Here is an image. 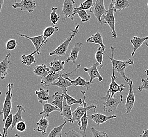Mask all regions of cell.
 Wrapping results in <instances>:
<instances>
[{"label": "cell", "mask_w": 148, "mask_h": 137, "mask_svg": "<svg viewBox=\"0 0 148 137\" xmlns=\"http://www.w3.org/2000/svg\"><path fill=\"white\" fill-rule=\"evenodd\" d=\"M145 45H146L147 46V47L148 48V44L147 43H145Z\"/></svg>", "instance_id": "816d5d0a"}, {"label": "cell", "mask_w": 148, "mask_h": 137, "mask_svg": "<svg viewBox=\"0 0 148 137\" xmlns=\"http://www.w3.org/2000/svg\"><path fill=\"white\" fill-rule=\"evenodd\" d=\"M33 72L36 76L41 78H44L50 72V68H47L45 64H42L41 65L36 66L33 68Z\"/></svg>", "instance_id": "ac0fdd59"}, {"label": "cell", "mask_w": 148, "mask_h": 137, "mask_svg": "<svg viewBox=\"0 0 148 137\" xmlns=\"http://www.w3.org/2000/svg\"><path fill=\"white\" fill-rule=\"evenodd\" d=\"M75 1L73 0H64L63 5L62 13L64 15L62 18L63 22L65 21V20L68 18H70L72 21L74 20V6L73 5L75 4Z\"/></svg>", "instance_id": "9c48e42d"}, {"label": "cell", "mask_w": 148, "mask_h": 137, "mask_svg": "<svg viewBox=\"0 0 148 137\" xmlns=\"http://www.w3.org/2000/svg\"><path fill=\"white\" fill-rule=\"evenodd\" d=\"M65 134L66 137H83L81 134L77 131H74V130H69L65 132Z\"/></svg>", "instance_id": "ee69618b"}, {"label": "cell", "mask_w": 148, "mask_h": 137, "mask_svg": "<svg viewBox=\"0 0 148 137\" xmlns=\"http://www.w3.org/2000/svg\"><path fill=\"white\" fill-rule=\"evenodd\" d=\"M128 84L129 86V93L126 99V102L125 105V108L126 109L125 113L127 114H129L131 112L136 101V97L132 88L133 81L130 79H129Z\"/></svg>", "instance_id": "30bf717a"}, {"label": "cell", "mask_w": 148, "mask_h": 137, "mask_svg": "<svg viewBox=\"0 0 148 137\" xmlns=\"http://www.w3.org/2000/svg\"><path fill=\"white\" fill-rule=\"evenodd\" d=\"M83 45L82 42H79L75 44L74 47L72 49L71 53L69 55L68 58L66 59V62H69L70 61L72 62L73 64L76 63V61L77 60L78 55L81 50V48Z\"/></svg>", "instance_id": "2e32d148"}, {"label": "cell", "mask_w": 148, "mask_h": 137, "mask_svg": "<svg viewBox=\"0 0 148 137\" xmlns=\"http://www.w3.org/2000/svg\"><path fill=\"white\" fill-rule=\"evenodd\" d=\"M88 121L89 118L88 117L87 113H86L84 116L81 119V126L80 127V130L82 131L84 135V137H86V131L87 129L88 125Z\"/></svg>", "instance_id": "74e56055"}, {"label": "cell", "mask_w": 148, "mask_h": 137, "mask_svg": "<svg viewBox=\"0 0 148 137\" xmlns=\"http://www.w3.org/2000/svg\"><path fill=\"white\" fill-rule=\"evenodd\" d=\"M111 53H112V57H110L108 55V58L109 59L112 65L113 69L114 70V71L117 72L118 73L121 75L122 77H123L127 84L129 82V79L126 76L125 74V70L128 66L131 65H133L134 61L132 59H129L127 61H119L116 60L114 59V51L116 49V48L112 46L111 47Z\"/></svg>", "instance_id": "6da1fadb"}, {"label": "cell", "mask_w": 148, "mask_h": 137, "mask_svg": "<svg viewBox=\"0 0 148 137\" xmlns=\"http://www.w3.org/2000/svg\"><path fill=\"white\" fill-rule=\"evenodd\" d=\"M66 123V121H64L62 125L56 127L51 131L47 137H58L62 136L61 132L62 129Z\"/></svg>", "instance_id": "e575fe53"}, {"label": "cell", "mask_w": 148, "mask_h": 137, "mask_svg": "<svg viewBox=\"0 0 148 137\" xmlns=\"http://www.w3.org/2000/svg\"><path fill=\"white\" fill-rule=\"evenodd\" d=\"M79 27H80V25L78 24L77 25V27H75L74 30H71L70 32L69 36L66 38V39L61 45H60L59 46L54 50L50 52L49 53V55L50 56L56 55L59 57L65 56L68 49L69 45H70L72 40L76 36L79 32Z\"/></svg>", "instance_id": "3957f363"}, {"label": "cell", "mask_w": 148, "mask_h": 137, "mask_svg": "<svg viewBox=\"0 0 148 137\" xmlns=\"http://www.w3.org/2000/svg\"><path fill=\"white\" fill-rule=\"evenodd\" d=\"M3 114V111L0 109V116H1Z\"/></svg>", "instance_id": "c3c4849f"}, {"label": "cell", "mask_w": 148, "mask_h": 137, "mask_svg": "<svg viewBox=\"0 0 148 137\" xmlns=\"http://www.w3.org/2000/svg\"><path fill=\"white\" fill-rule=\"evenodd\" d=\"M100 66L98 62H96L90 68H84V71L89 74L90 77L89 82L91 84H92L93 81L95 79H98L99 82H101L103 80V77H102V76L98 71V66Z\"/></svg>", "instance_id": "4fadbf2b"}, {"label": "cell", "mask_w": 148, "mask_h": 137, "mask_svg": "<svg viewBox=\"0 0 148 137\" xmlns=\"http://www.w3.org/2000/svg\"><path fill=\"white\" fill-rule=\"evenodd\" d=\"M59 30V27L56 26H52V27H48L45 29L43 31V45H45L47 42V40L49 38H50L51 36H53L54 33L58 32Z\"/></svg>", "instance_id": "f546056e"}, {"label": "cell", "mask_w": 148, "mask_h": 137, "mask_svg": "<svg viewBox=\"0 0 148 137\" xmlns=\"http://www.w3.org/2000/svg\"><path fill=\"white\" fill-rule=\"evenodd\" d=\"M12 6L14 9H20L21 11H27L30 13H32L36 8V3L35 1L33 0H22L20 2L15 1L14 4H12Z\"/></svg>", "instance_id": "8fae6325"}, {"label": "cell", "mask_w": 148, "mask_h": 137, "mask_svg": "<svg viewBox=\"0 0 148 137\" xmlns=\"http://www.w3.org/2000/svg\"><path fill=\"white\" fill-rule=\"evenodd\" d=\"M89 119L92 120L98 125H100L107 121L110 119H112L116 118V115H112L110 116H107L102 113H95L91 115H88Z\"/></svg>", "instance_id": "9a60e30c"}, {"label": "cell", "mask_w": 148, "mask_h": 137, "mask_svg": "<svg viewBox=\"0 0 148 137\" xmlns=\"http://www.w3.org/2000/svg\"><path fill=\"white\" fill-rule=\"evenodd\" d=\"M15 137H21L20 135L18 134H15Z\"/></svg>", "instance_id": "681fc988"}, {"label": "cell", "mask_w": 148, "mask_h": 137, "mask_svg": "<svg viewBox=\"0 0 148 137\" xmlns=\"http://www.w3.org/2000/svg\"><path fill=\"white\" fill-rule=\"evenodd\" d=\"M1 95H2V93H1V92L0 91V96H1Z\"/></svg>", "instance_id": "f5cc1de1"}, {"label": "cell", "mask_w": 148, "mask_h": 137, "mask_svg": "<svg viewBox=\"0 0 148 137\" xmlns=\"http://www.w3.org/2000/svg\"><path fill=\"white\" fill-rule=\"evenodd\" d=\"M51 86H56L62 90L63 92L67 90V88L70 86H73L71 82L68 80L66 79L65 77H63L61 74L59 78L58 79V81L56 82H54L51 84Z\"/></svg>", "instance_id": "484cf974"}, {"label": "cell", "mask_w": 148, "mask_h": 137, "mask_svg": "<svg viewBox=\"0 0 148 137\" xmlns=\"http://www.w3.org/2000/svg\"><path fill=\"white\" fill-rule=\"evenodd\" d=\"M51 98H53V100L51 104L58 108L60 110V113H62L63 103L64 100V97L62 93H60L58 92H56L53 95L51 96Z\"/></svg>", "instance_id": "7402d4cb"}, {"label": "cell", "mask_w": 148, "mask_h": 137, "mask_svg": "<svg viewBox=\"0 0 148 137\" xmlns=\"http://www.w3.org/2000/svg\"><path fill=\"white\" fill-rule=\"evenodd\" d=\"M17 47V41L14 39H10L6 42L5 49L8 51H13Z\"/></svg>", "instance_id": "60d3db41"}, {"label": "cell", "mask_w": 148, "mask_h": 137, "mask_svg": "<svg viewBox=\"0 0 148 137\" xmlns=\"http://www.w3.org/2000/svg\"><path fill=\"white\" fill-rule=\"evenodd\" d=\"M13 116V114H10L5 121V125H4V128L3 129V137H7L9 129L10 128V127H11V126H12Z\"/></svg>", "instance_id": "8d00e7d4"}, {"label": "cell", "mask_w": 148, "mask_h": 137, "mask_svg": "<svg viewBox=\"0 0 148 137\" xmlns=\"http://www.w3.org/2000/svg\"><path fill=\"white\" fill-rule=\"evenodd\" d=\"M113 3L114 1L112 0L109 6V9L107 13L102 16L101 21L103 24H107L111 29V32L113 38H117V33L115 29L116 20L114 17V12L113 11Z\"/></svg>", "instance_id": "277c9868"}, {"label": "cell", "mask_w": 148, "mask_h": 137, "mask_svg": "<svg viewBox=\"0 0 148 137\" xmlns=\"http://www.w3.org/2000/svg\"><path fill=\"white\" fill-rule=\"evenodd\" d=\"M18 111L15 113V114L13 116V121L12 125L11 127V130H13L16 127V125L18 124V122L24 121V120L22 118V112H25V110L23 107H22L21 105H17Z\"/></svg>", "instance_id": "44dd1931"}, {"label": "cell", "mask_w": 148, "mask_h": 137, "mask_svg": "<svg viewBox=\"0 0 148 137\" xmlns=\"http://www.w3.org/2000/svg\"><path fill=\"white\" fill-rule=\"evenodd\" d=\"M71 106L67 104L66 100L64 99L62 106V111L61 113V115L63 116L64 121H68L70 123H72V113L71 111Z\"/></svg>", "instance_id": "d6986e66"}, {"label": "cell", "mask_w": 148, "mask_h": 137, "mask_svg": "<svg viewBox=\"0 0 148 137\" xmlns=\"http://www.w3.org/2000/svg\"><path fill=\"white\" fill-rule=\"evenodd\" d=\"M145 73L147 75V78L145 79H141L142 84L138 86L139 91L141 92L143 90H145L148 91V70L147 69L145 71Z\"/></svg>", "instance_id": "ab89813d"}, {"label": "cell", "mask_w": 148, "mask_h": 137, "mask_svg": "<svg viewBox=\"0 0 148 137\" xmlns=\"http://www.w3.org/2000/svg\"><path fill=\"white\" fill-rule=\"evenodd\" d=\"M65 61H63L61 60H58L54 59L53 61L50 63V71L54 73H59L60 72L64 70V66L65 64Z\"/></svg>", "instance_id": "ffe728a7"}, {"label": "cell", "mask_w": 148, "mask_h": 137, "mask_svg": "<svg viewBox=\"0 0 148 137\" xmlns=\"http://www.w3.org/2000/svg\"><path fill=\"white\" fill-rule=\"evenodd\" d=\"M86 42L88 43H92L96 45H100L102 48H106V46L104 45L103 41V38L100 32H97L95 34H92L91 37L86 40Z\"/></svg>", "instance_id": "83f0119b"}, {"label": "cell", "mask_w": 148, "mask_h": 137, "mask_svg": "<svg viewBox=\"0 0 148 137\" xmlns=\"http://www.w3.org/2000/svg\"><path fill=\"white\" fill-rule=\"evenodd\" d=\"M36 94L38 96V101L42 104L44 101H47L49 99L51 98V96L49 95V90H45L42 88H40L39 91L36 90Z\"/></svg>", "instance_id": "f1b7e54d"}, {"label": "cell", "mask_w": 148, "mask_h": 137, "mask_svg": "<svg viewBox=\"0 0 148 137\" xmlns=\"http://www.w3.org/2000/svg\"><path fill=\"white\" fill-rule=\"evenodd\" d=\"M65 77L66 79L70 81L71 82V84H72V85L74 86H82V87L86 88L87 90H89L92 86V84H90L89 82V81H86L85 79L81 77L80 76H79L76 79L73 80H71L69 77Z\"/></svg>", "instance_id": "d4e9b609"}, {"label": "cell", "mask_w": 148, "mask_h": 137, "mask_svg": "<svg viewBox=\"0 0 148 137\" xmlns=\"http://www.w3.org/2000/svg\"><path fill=\"white\" fill-rule=\"evenodd\" d=\"M106 48H103L100 47L97 49V52L95 53V59L97 60V62H98L101 68L103 67V52Z\"/></svg>", "instance_id": "d590c367"}, {"label": "cell", "mask_w": 148, "mask_h": 137, "mask_svg": "<svg viewBox=\"0 0 148 137\" xmlns=\"http://www.w3.org/2000/svg\"><path fill=\"white\" fill-rule=\"evenodd\" d=\"M61 74L60 73H54L51 72L48 74L47 77L44 78H41V81L40 84L42 86H51V84L55 82V81L58 80Z\"/></svg>", "instance_id": "e0dca14e"}, {"label": "cell", "mask_w": 148, "mask_h": 137, "mask_svg": "<svg viewBox=\"0 0 148 137\" xmlns=\"http://www.w3.org/2000/svg\"><path fill=\"white\" fill-rule=\"evenodd\" d=\"M62 137V136H59V137Z\"/></svg>", "instance_id": "db71d44e"}, {"label": "cell", "mask_w": 148, "mask_h": 137, "mask_svg": "<svg viewBox=\"0 0 148 137\" xmlns=\"http://www.w3.org/2000/svg\"><path fill=\"white\" fill-rule=\"evenodd\" d=\"M140 137H148V129H145L142 131V134L140 135Z\"/></svg>", "instance_id": "bcb514c9"}, {"label": "cell", "mask_w": 148, "mask_h": 137, "mask_svg": "<svg viewBox=\"0 0 148 137\" xmlns=\"http://www.w3.org/2000/svg\"><path fill=\"white\" fill-rule=\"evenodd\" d=\"M17 34L18 36H20L21 37L30 40L36 48V51L32 52V53L34 54L37 53L38 55H40V51H41L42 48L43 47V42L44 39H43V35L36 36L34 37H30V36H28L24 35L23 34H21V33H17Z\"/></svg>", "instance_id": "7c38bea8"}, {"label": "cell", "mask_w": 148, "mask_h": 137, "mask_svg": "<svg viewBox=\"0 0 148 137\" xmlns=\"http://www.w3.org/2000/svg\"><path fill=\"white\" fill-rule=\"evenodd\" d=\"M77 14H78L79 18H81L82 22H86L89 21L91 18V15L88 14L85 10H81L80 11H78Z\"/></svg>", "instance_id": "b9f144b4"}, {"label": "cell", "mask_w": 148, "mask_h": 137, "mask_svg": "<svg viewBox=\"0 0 148 137\" xmlns=\"http://www.w3.org/2000/svg\"><path fill=\"white\" fill-rule=\"evenodd\" d=\"M81 93L83 95V100H82V104L83 107H81L80 105H78L77 108L72 112V123H73L75 121H77L78 125L81 126V119L84 116V115L87 113L88 111L91 109H95V112L97 109V105L94 104H91L89 106H86L87 103L86 102V91H82Z\"/></svg>", "instance_id": "7a4b0ae2"}, {"label": "cell", "mask_w": 148, "mask_h": 137, "mask_svg": "<svg viewBox=\"0 0 148 137\" xmlns=\"http://www.w3.org/2000/svg\"><path fill=\"white\" fill-rule=\"evenodd\" d=\"M36 125H38V127L36 129H33L34 131L41 132L42 135H45L47 134L49 123L48 120L46 118L42 116L39 121L36 123Z\"/></svg>", "instance_id": "603a6c76"}, {"label": "cell", "mask_w": 148, "mask_h": 137, "mask_svg": "<svg viewBox=\"0 0 148 137\" xmlns=\"http://www.w3.org/2000/svg\"><path fill=\"white\" fill-rule=\"evenodd\" d=\"M11 54L8 53L2 61L0 62V78L1 80L5 79L8 75L9 69V65L11 63L10 58Z\"/></svg>", "instance_id": "5bb4252c"}, {"label": "cell", "mask_w": 148, "mask_h": 137, "mask_svg": "<svg viewBox=\"0 0 148 137\" xmlns=\"http://www.w3.org/2000/svg\"><path fill=\"white\" fill-rule=\"evenodd\" d=\"M14 86V84L13 83H9L7 85L8 91L5 94V98L3 103V122H5L7 118L11 114L12 110V100L13 98V93L12 92V89Z\"/></svg>", "instance_id": "8992f818"}, {"label": "cell", "mask_w": 148, "mask_h": 137, "mask_svg": "<svg viewBox=\"0 0 148 137\" xmlns=\"http://www.w3.org/2000/svg\"><path fill=\"white\" fill-rule=\"evenodd\" d=\"M91 130L92 131L93 137H108V135L106 132L98 131L93 127L91 128Z\"/></svg>", "instance_id": "7bdbcfd3"}, {"label": "cell", "mask_w": 148, "mask_h": 137, "mask_svg": "<svg viewBox=\"0 0 148 137\" xmlns=\"http://www.w3.org/2000/svg\"><path fill=\"white\" fill-rule=\"evenodd\" d=\"M123 101V95L120 93H116L112 98L105 102L103 104L104 112L110 113L117 109L119 105Z\"/></svg>", "instance_id": "ba28073f"}, {"label": "cell", "mask_w": 148, "mask_h": 137, "mask_svg": "<svg viewBox=\"0 0 148 137\" xmlns=\"http://www.w3.org/2000/svg\"><path fill=\"white\" fill-rule=\"evenodd\" d=\"M16 130L20 132H23L26 130L27 125L25 121H22L18 123L16 125Z\"/></svg>", "instance_id": "f6af8a7d"}, {"label": "cell", "mask_w": 148, "mask_h": 137, "mask_svg": "<svg viewBox=\"0 0 148 137\" xmlns=\"http://www.w3.org/2000/svg\"><path fill=\"white\" fill-rule=\"evenodd\" d=\"M22 64L27 66H31L33 63L36 62L35 54L32 53L29 55H22L21 57Z\"/></svg>", "instance_id": "1f68e13d"}, {"label": "cell", "mask_w": 148, "mask_h": 137, "mask_svg": "<svg viewBox=\"0 0 148 137\" xmlns=\"http://www.w3.org/2000/svg\"><path fill=\"white\" fill-rule=\"evenodd\" d=\"M58 10V8L52 7V12L50 14V20L54 26L58 24V22L60 18V16L56 13V11Z\"/></svg>", "instance_id": "f35d334b"}, {"label": "cell", "mask_w": 148, "mask_h": 137, "mask_svg": "<svg viewBox=\"0 0 148 137\" xmlns=\"http://www.w3.org/2000/svg\"><path fill=\"white\" fill-rule=\"evenodd\" d=\"M147 5H148V4H147Z\"/></svg>", "instance_id": "11a10c76"}, {"label": "cell", "mask_w": 148, "mask_h": 137, "mask_svg": "<svg viewBox=\"0 0 148 137\" xmlns=\"http://www.w3.org/2000/svg\"><path fill=\"white\" fill-rule=\"evenodd\" d=\"M67 92H68V90L63 92L62 94L64 97V99L66 100L67 104H68L71 107L72 105L74 104H78V105H81V104H82V100L81 99H80L79 100H77L76 99L73 98L70 95H69Z\"/></svg>", "instance_id": "836d02e7"}, {"label": "cell", "mask_w": 148, "mask_h": 137, "mask_svg": "<svg viewBox=\"0 0 148 137\" xmlns=\"http://www.w3.org/2000/svg\"><path fill=\"white\" fill-rule=\"evenodd\" d=\"M4 0H0V13L1 12L2 7H3V5H4Z\"/></svg>", "instance_id": "7dc6e473"}, {"label": "cell", "mask_w": 148, "mask_h": 137, "mask_svg": "<svg viewBox=\"0 0 148 137\" xmlns=\"http://www.w3.org/2000/svg\"><path fill=\"white\" fill-rule=\"evenodd\" d=\"M0 137H3V134L0 132Z\"/></svg>", "instance_id": "f907efd6"}, {"label": "cell", "mask_w": 148, "mask_h": 137, "mask_svg": "<svg viewBox=\"0 0 148 137\" xmlns=\"http://www.w3.org/2000/svg\"><path fill=\"white\" fill-rule=\"evenodd\" d=\"M43 110L40 113V115H42L43 116L47 118L49 117L50 114L53 111H59L60 112V110L58 108L54 106L51 104H49L47 103V101L43 105Z\"/></svg>", "instance_id": "4316f807"}, {"label": "cell", "mask_w": 148, "mask_h": 137, "mask_svg": "<svg viewBox=\"0 0 148 137\" xmlns=\"http://www.w3.org/2000/svg\"><path fill=\"white\" fill-rule=\"evenodd\" d=\"M94 1L93 0H87L84 1L83 3L81 2L80 5L78 8H74V13H73V16L77 14L78 11H80L81 10H89L92 8L93 5Z\"/></svg>", "instance_id": "d6a6232c"}, {"label": "cell", "mask_w": 148, "mask_h": 137, "mask_svg": "<svg viewBox=\"0 0 148 137\" xmlns=\"http://www.w3.org/2000/svg\"><path fill=\"white\" fill-rule=\"evenodd\" d=\"M147 40H148V36H146L144 38L134 36L133 39L131 40L130 42L133 46V51L131 54V57H133L134 56V55L136 53L138 49L140 48L142 44Z\"/></svg>", "instance_id": "cb8c5ba5"}, {"label": "cell", "mask_w": 148, "mask_h": 137, "mask_svg": "<svg viewBox=\"0 0 148 137\" xmlns=\"http://www.w3.org/2000/svg\"><path fill=\"white\" fill-rule=\"evenodd\" d=\"M114 71V70L113 69L112 75V76H111V82L110 84L109 89L107 91V95L103 97L100 98L101 99L104 100L105 101H107L109 100L110 99L113 98L116 93L122 92L125 88V84H121L119 85L116 82V80L118 79V77L115 76Z\"/></svg>", "instance_id": "5b68a950"}, {"label": "cell", "mask_w": 148, "mask_h": 137, "mask_svg": "<svg viewBox=\"0 0 148 137\" xmlns=\"http://www.w3.org/2000/svg\"><path fill=\"white\" fill-rule=\"evenodd\" d=\"M130 5V2L127 0H116L113 3V11L116 13L117 11H121L127 8Z\"/></svg>", "instance_id": "4dcf8cb0"}, {"label": "cell", "mask_w": 148, "mask_h": 137, "mask_svg": "<svg viewBox=\"0 0 148 137\" xmlns=\"http://www.w3.org/2000/svg\"><path fill=\"white\" fill-rule=\"evenodd\" d=\"M89 11L94 14L100 24H103L101 21V18L107 13V10L104 6L103 0H96L94 1L93 5Z\"/></svg>", "instance_id": "52a82bcc"}]
</instances>
